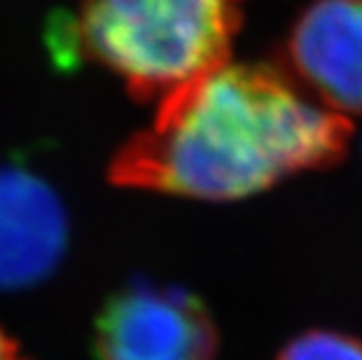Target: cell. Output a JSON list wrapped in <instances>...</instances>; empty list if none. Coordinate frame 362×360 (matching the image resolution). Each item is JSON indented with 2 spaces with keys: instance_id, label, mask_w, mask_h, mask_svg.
Returning a JSON list of instances; mask_svg holds the SVG:
<instances>
[{
  "instance_id": "6da1fadb",
  "label": "cell",
  "mask_w": 362,
  "mask_h": 360,
  "mask_svg": "<svg viewBox=\"0 0 362 360\" xmlns=\"http://www.w3.org/2000/svg\"><path fill=\"white\" fill-rule=\"evenodd\" d=\"M353 127L279 66L222 64L157 105L155 120L107 164L119 187L236 202L304 171L334 166Z\"/></svg>"
},
{
  "instance_id": "5b68a950",
  "label": "cell",
  "mask_w": 362,
  "mask_h": 360,
  "mask_svg": "<svg viewBox=\"0 0 362 360\" xmlns=\"http://www.w3.org/2000/svg\"><path fill=\"white\" fill-rule=\"evenodd\" d=\"M68 250V213L47 178L0 164V293L45 283Z\"/></svg>"
},
{
  "instance_id": "7a4b0ae2",
  "label": "cell",
  "mask_w": 362,
  "mask_h": 360,
  "mask_svg": "<svg viewBox=\"0 0 362 360\" xmlns=\"http://www.w3.org/2000/svg\"><path fill=\"white\" fill-rule=\"evenodd\" d=\"M248 0H82L49 26L59 61H89L136 101H161L229 61Z\"/></svg>"
},
{
  "instance_id": "52a82bcc",
  "label": "cell",
  "mask_w": 362,
  "mask_h": 360,
  "mask_svg": "<svg viewBox=\"0 0 362 360\" xmlns=\"http://www.w3.org/2000/svg\"><path fill=\"white\" fill-rule=\"evenodd\" d=\"M0 360H26L21 354V347L14 342V337L0 327Z\"/></svg>"
},
{
  "instance_id": "277c9868",
  "label": "cell",
  "mask_w": 362,
  "mask_h": 360,
  "mask_svg": "<svg viewBox=\"0 0 362 360\" xmlns=\"http://www.w3.org/2000/svg\"><path fill=\"white\" fill-rule=\"evenodd\" d=\"M279 59L322 108L362 115V0H311L290 24Z\"/></svg>"
},
{
  "instance_id": "3957f363",
  "label": "cell",
  "mask_w": 362,
  "mask_h": 360,
  "mask_svg": "<svg viewBox=\"0 0 362 360\" xmlns=\"http://www.w3.org/2000/svg\"><path fill=\"white\" fill-rule=\"evenodd\" d=\"M94 347L98 360H215L218 327L187 290L134 283L103 304Z\"/></svg>"
},
{
  "instance_id": "8992f818",
  "label": "cell",
  "mask_w": 362,
  "mask_h": 360,
  "mask_svg": "<svg viewBox=\"0 0 362 360\" xmlns=\"http://www.w3.org/2000/svg\"><path fill=\"white\" fill-rule=\"evenodd\" d=\"M276 360H362V342L334 330H309L295 337Z\"/></svg>"
}]
</instances>
